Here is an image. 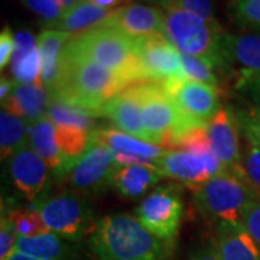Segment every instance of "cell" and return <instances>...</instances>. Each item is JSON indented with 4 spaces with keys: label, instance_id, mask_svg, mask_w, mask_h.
Masks as SVG:
<instances>
[{
    "label": "cell",
    "instance_id": "cell-1",
    "mask_svg": "<svg viewBox=\"0 0 260 260\" xmlns=\"http://www.w3.org/2000/svg\"><path fill=\"white\" fill-rule=\"evenodd\" d=\"M130 84L124 77L88 59L61 54L58 74L48 90L49 102H61L99 117L104 104Z\"/></svg>",
    "mask_w": 260,
    "mask_h": 260
},
{
    "label": "cell",
    "instance_id": "cell-2",
    "mask_svg": "<svg viewBox=\"0 0 260 260\" xmlns=\"http://www.w3.org/2000/svg\"><path fill=\"white\" fill-rule=\"evenodd\" d=\"M90 249L97 260H169L172 243L152 234L138 217L114 214L99 220Z\"/></svg>",
    "mask_w": 260,
    "mask_h": 260
},
{
    "label": "cell",
    "instance_id": "cell-3",
    "mask_svg": "<svg viewBox=\"0 0 260 260\" xmlns=\"http://www.w3.org/2000/svg\"><path fill=\"white\" fill-rule=\"evenodd\" d=\"M62 54L102 65L124 77L130 84L143 83L136 39L126 37L117 29L97 26L75 35L65 44Z\"/></svg>",
    "mask_w": 260,
    "mask_h": 260
},
{
    "label": "cell",
    "instance_id": "cell-4",
    "mask_svg": "<svg viewBox=\"0 0 260 260\" xmlns=\"http://www.w3.org/2000/svg\"><path fill=\"white\" fill-rule=\"evenodd\" d=\"M223 28L191 12L172 8L165 10V37L181 54L205 61L213 70L224 68Z\"/></svg>",
    "mask_w": 260,
    "mask_h": 260
},
{
    "label": "cell",
    "instance_id": "cell-5",
    "mask_svg": "<svg viewBox=\"0 0 260 260\" xmlns=\"http://www.w3.org/2000/svg\"><path fill=\"white\" fill-rule=\"evenodd\" d=\"M257 200L259 191L246 178L230 172L208 179L194 194L197 210L215 224L243 223V211Z\"/></svg>",
    "mask_w": 260,
    "mask_h": 260
},
{
    "label": "cell",
    "instance_id": "cell-6",
    "mask_svg": "<svg viewBox=\"0 0 260 260\" xmlns=\"http://www.w3.org/2000/svg\"><path fill=\"white\" fill-rule=\"evenodd\" d=\"M35 210L44 218L49 232L71 242L80 240L87 234L91 236L99 224L90 205L73 194L44 200L37 204Z\"/></svg>",
    "mask_w": 260,
    "mask_h": 260
},
{
    "label": "cell",
    "instance_id": "cell-7",
    "mask_svg": "<svg viewBox=\"0 0 260 260\" xmlns=\"http://www.w3.org/2000/svg\"><path fill=\"white\" fill-rule=\"evenodd\" d=\"M184 215V201L177 186H159L143 198L136 208V217L145 229L156 237L172 243Z\"/></svg>",
    "mask_w": 260,
    "mask_h": 260
},
{
    "label": "cell",
    "instance_id": "cell-8",
    "mask_svg": "<svg viewBox=\"0 0 260 260\" xmlns=\"http://www.w3.org/2000/svg\"><path fill=\"white\" fill-rule=\"evenodd\" d=\"M155 165L160 169L164 178L178 181L186 186H198L208 179L227 174L229 169L210 152L194 153L188 150H165L162 156L155 160Z\"/></svg>",
    "mask_w": 260,
    "mask_h": 260
},
{
    "label": "cell",
    "instance_id": "cell-9",
    "mask_svg": "<svg viewBox=\"0 0 260 260\" xmlns=\"http://www.w3.org/2000/svg\"><path fill=\"white\" fill-rule=\"evenodd\" d=\"M136 51L143 83H165L186 77L181 52L165 35L136 39Z\"/></svg>",
    "mask_w": 260,
    "mask_h": 260
},
{
    "label": "cell",
    "instance_id": "cell-10",
    "mask_svg": "<svg viewBox=\"0 0 260 260\" xmlns=\"http://www.w3.org/2000/svg\"><path fill=\"white\" fill-rule=\"evenodd\" d=\"M117 168L112 150L91 139L90 146L70 169L68 181L77 191L97 192L112 185Z\"/></svg>",
    "mask_w": 260,
    "mask_h": 260
},
{
    "label": "cell",
    "instance_id": "cell-11",
    "mask_svg": "<svg viewBox=\"0 0 260 260\" xmlns=\"http://www.w3.org/2000/svg\"><path fill=\"white\" fill-rule=\"evenodd\" d=\"M160 84L179 109L194 120L207 124L221 109L217 87L210 84L194 81L186 77Z\"/></svg>",
    "mask_w": 260,
    "mask_h": 260
},
{
    "label": "cell",
    "instance_id": "cell-12",
    "mask_svg": "<svg viewBox=\"0 0 260 260\" xmlns=\"http://www.w3.org/2000/svg\"><path fill=\"white\" fill-rule=\"evenodd\" d=\"M239 129L240 126L237 116L227 107H221L207 124V133L214 155L230 174L246 178L243 171Z\"/></svg>",
    "mask_w": 260,
    "mask_h": 260
},
{
    "label": "cell",
    "instance_id": "cell-13",
    "mask_svg": "<svg viewBox=\"0 0 260 260\" xmlns=\"http://www.w3.org/2000/svg\"><path fill=\"white\" fill-rule=\"evenodd\" d=\"M48 165L34 148L26 143L16 150L9 160L13 184L28 201H41L49 185Z\"/></svg>",
    "mask_w": 260,
    "mask_h": 260
},
{
    "label": "cell",
    "instance_id": "cell-14",
    "mask_svg": "<svg viewBox=\"0 0 260 260\" xmlns=\"http://www.w3.org/2000/svg\"><path fill=\"white\" fill-rule=\"evenodd\" d=\"M102 26L117 29L132 39L165 35V12L152 6L130 3L112 10Z\"/></svg>",
    "mask_w": 260,
    "mask_h": 260
},
{
    "label": "cell",
    "instance_id": "cell-15",
    "mask_svg": "<svg viewBox=\"0 0 260 260\" xmlns=\"http://www.w3.org/2000/svg\"><path fill=\"white\" fill-rule=\"evenodd\" d=\"M100 116L110 119L121 132L152 143V139L142 120L138 83L124 88L123 91L116 94L112 100L106 103Z\"/></svg>",
    "mask_w": 260,
    "mask_h": 260
},
{
    "label": "cell",
    "instance_id": "cell-16",
    "mask_svg": "<svg viewBox=\"0 0 260 260\" xmlns=\"http://www.w3.org/2000/svg\"><path fill=\"white\" fill-rule=\"evenodd\" d=\"M2 104L5 110L16 114L30 127L37 121L47 117L49 95L42 83L22 84L15 81L8 99L3 100Z\"/></svg>",
    "mask_w": 260,
    "mask_h": 260
},
{
    "label": "cell",
    "instance_id": "cell-17",
    "mask_svg": "<svg viewBox=\"0 0 260 260\" xmlns=\"http://www.w3.org/2000/svg\"><path fill=\"white\" fill-rule=\"evenodd\" d=\"M224 68H237V78L260 73V34L232 35L224 34Z\"/></svg>",
    "mask_w": 260,
    "mask_h": 260
},
{
    "label": "cell",
    "instance_id": "cell-18",
    "mask_svg": "<svg viewBox=\"0 0 260 260\" xmlns=\"http://www.w3.org/2000/svg\"><path fill=\"white\" fill-rule=\"evenodd\" d=\"M215 247L220 260H260V246L243 223L217 224Z\"/></svg>",
    "mask_w": 260,
    "mask_h": 260
},
{
    "label": "cell",
    "instance_id": "cell-19",
    "mask_svg": "<svg viewBox=\"0 0 260 260\" xmlns=\"http://www.w3.org/2000/svg\"><path fill=\"white\" fill-rule=\"evenodd\" d=\"M91 139L99 143H103L104 146L110 149L113 153L136 156V158L146 159L150 162L158 160L162 156V153L165 152L158 145L149 143L146 140L135 138L129 133H124L121 130L116 129L93 130Z\"/></svg>",
    "mask_w": 260,
    "mask_h": 260
},
{
    "label": "cell",
    "instance_id": "cell-20",
    "mask_svg": "<svg viewBox=\"0 0 260 260\" xmlns=\"http://www.w3.org/2000/svg\"><path fill=\"white\" fill-rule=\"evenodd\" d=\"M10 68L18 83H41V56L37 39L28 30H20L15 35V51Z\"/></svg>",
    "mask_w": 260,
    "mask_h": 260
},
{
    "label": "cell",
    "instance_id": "cell-21",
    "mask_svg": "<svg viewBox=\"0 0 260 260\" xmlns=\"http://www.w3.org/2000/svg\"><path fill=\"white\" fill-rule=\"evenodd\" d=\"M162 178L164 175L155 164L126 165L117 168L113 177L112 186L123 197L138 198L145 194L150 186L156 185Z\"/></svg>",
    "mask_w": 260,
    "mask_h": 260
},
{
    "label": "cell",
    "instance_id": "cell-22",
    "mask_svg": "<svg viewBox=\"0 0 260 260\" xmlns=\"http://www.w3.org/2000/svg\"><path fill=\"white\" fill-rule=\"evenodd\" d=\"M71 38L73 35L58 29H45L37 38L38 51L41 56V83L47 90H49L55 81L62 49Z\"/></svg>",
    "mask_w": 260,
    "mask_h": 260
},
{
    "label": "cell",
    "instance_id": "cell-23",
    "mask_svg": "<svg viewBox=\"0 0 260 260\" xmlns=\"http://www.w3.org/2000/svg\"><path fill=\"white\" fill-rule=\"evenodd\" d=\"M110 12L112 10L103 9L88 0H84L75 5L74 8L67 10L52 29H58L75 37L85 30L102 26L104 20L109 18Z\"/></svg>",
    "mask_w": 260,
    "mask_h": 260
},
{
    "label": "cell",
    "instance_id": "cell-24",
    "mask_svg": "<svg viewBox=\"0 0 260 260\" xmlns=\"http://www.w3.org/2000/svg\"><path fill=\"white\" fill-rule=\"evenodd\" d=\"M29 145L45 160L49 169L64 172V159L58 148L55 124L48 117L41 119L29 127Z\"/></svg>",
    "mask_w": 260,
    "mask_h": 260
},
{
    "label": "cell",
    "instance_id": "cell-25",
    "mask_svg": "<svg viewBox=\"0 0 260 260\" xmlns=\"http://www.w3.org/2000/svg\"><path fill=\"white\" fill-rule=\"evenodd\" d=\"M38 260H67L71 254L70 244L61 236L48 232L35 237H18L16 249Z\"/></svg>",
    "mask_w": 260,
    "mask_h": 260
},
{
    "label": "cell",
    "instance_id": "cell-26",
    "mask_svg": "<svg viewBox=\"0 0 260 260\" xmlns=\"http://www.w3.org/2000/svg\"><path fill=\"white\" fill-rule=\"evenodd\" d=\"M28 123L16 114L2 109L0 113V152L2 159L12 158V155L26 145L29 138Z\"/></svg>",
    "mask_w": 260,
    "mask_h": 260
},
{
    "label": "cell",
    "instance_id": "cell-27",
    "mask_svg": "<svg viewBox=\"0 0 260 260\" xmlns=\"http://www.w3.org/2000/svg\"><path fill=\"white\" fill-rule=\"evenodd\" d=\"M56 142L64 159L65 169H71L77 159L83 155L91 143V133L88 130L73 129V127H61L55 126Z\"/></svg>",
    "mask_w": 260,
    "mask_h": 260
},
{
    "label": "cell",
    "instance_id": "cell-28",
    "mask_svg": "<svg viewBox=\"0 0 260 260\" xmlns=\"http://www.w3.org/2000/svg\"><path fill=\"white\" fill-rule=\"evenodd\" d=\"M47 117L55 126L88 130V132L93 127L94 121L93 114L61 102H49Z\"/></svg>",
    "mask_w": 260,
    "mask_h": 260
},
{
    "label": "cell",
    "instance_id": "cell-29",
    "mask_svg": "<svg viewBox=\"0 0 260 260\" xmlns=\"http://www.w3.org/2000/svg\"><path fill=\"white\" fill-rule=\"evenodd\" d=\"M19 237H35L48 233L47 224L37 210H13L6 214Z\"/></svg>",
    "mask_w": 260,
    "mask_h": 260
},
{
    "label": "cell",
    "instance_id": "cell-30",
    "mask_svg": "<svg viewBox=\"0 0 260 260\" xmlns=\"http://www.w3.org/2000/svg\"><path fill=\"white\" fill-rule=\"evenodd\" d=\"M230 15L242 28L260 29V0H230Z\"/></svg>",
    "mask_w": 260,
    "mask_h": 260
},
{
    "label": "cell",
    "instance_id": "cell-31",
    "mask_svg": "<svg viewBox=\"0 0 260 260\" xmlns=\"http://www.w3.org/2000/svg\"><path fill=\"white\" fill-rule=\"evenodd\" d=\"M26 9L41 18V20L51 26V29L56 25V22L62 18L65 8L61 0H19Z\"/></svg>",
    "mask_w": 260,
    "mask_h": 260
},
{
    "label": "cell",
    "instance_id": "cell-32",
    "mask_svg": "<svg viewBox=\"0 0 260 260\" xmlns=\"http://www.w3.org/2000/svg\"><path fill=\"white\" fill-rule=\"evenodd\" d=\"M181 61H182V67H184V73H185L186 78L200 81V83L210 84L213 87L218 85L217 75L214 74L213 68L205 61L200 59V58H195V56L186 55V54H181Z\"/></svg>",
    "mask_w": 260,
    "mask_h": 260
},
{
    "label": "cell",
    "instance_id": "cell-33",
    "mask_svg": "<svg viewBox=\"0 0 260 260\" xmlns=\"http://www.w3.org/2000/svg\"><path fill=\"white\" fill-rule=\"evenodd\" d=\"M243 171L247 181L260 192V146L247 140L243 159Z\"/></svg>",
    "mask_w": 260,
    "mask_h": 260
},
{
    "label": "cell",
    "instance_id": "cell-34",
    "mask_svg": "<svg viewBox=\"0 0 260 260\" xmlns=\"http://www.w3.org/2000/svg\"><path fill=\"white\" fill-rule=\"evenodd\" d=\"M239 126L246 136V140L260 146V109L251 107L249 110H240L236 113Z\"/></svg>",
    "mask_w": 260,
    "mask_h": 260
},
{
    "label": "cell",
    "instance_id": "cell-35",
    "mask_svg": "<svg viewBox=\"0 0 260 260\" xmlns=\"http://www.w3.org/2000/svg\"><path fill=\"white\" fill-rule=\"evenodd\" d=\"M18 233L12 225L8 217L2 215V227H0V260H8L10 254L16 249Z\"/></svg>",
    "mask_w": 260,
    "mask_h": 260
},
{
    "label": "cell",
    "instance_id": "cell-36",
    "mask_svg": "<svg viewBox=\"0 0 260 260\" xmlns=\"http://www.w3.org/2000/svg\"><path fill=\"white\" fill-rule=\"evenodd\" d=\"M242 220L247 232L254 239V242L260 246V200L253 201L246 207V210L243 211Z\"/></svg>",
    "mask_w": 260,
    "mask_h": 260
},
{
    "label": "cell",
    "instance_id": "cell-37",
    "mask_svg": "<svg viewBox=\"0 0 260 260\" xmlns=\"http://www.w3.org/2000/svg\"><path fill=\"white\" fill-rule=\"evenodd\" d=\"M178 8L191 12L208 22H217L213 15L211 0H179Z\"/></svg>",
    "mask_w": 260,
    "mask_h": 260
},
{
    "label": "cell",
    "instance_id": "cell-38",
    "mask_svg": "<svg viewBox=\"0 0 260 260\" xmlns=\"http://www.w3.org/2000/svg\"><path fill=\"white\" fill-rule=\"evenodd\" d=\"M15 51V35L10 28H3L0 34V68L5 70L6 65L12 61V55Z\"/></svg>",
    "mask_w": 260,
    "mask_h": 260
},
{
    "label": "cell",
    "instance_id": "cell-39",
    "mask_svg": "<svg viewBox=\"0 0 260 260\" xmlns=\"http://www.w3.org/2000/svg\"><path fill=\"white\" fill-rule=\"evenodd\" d=\"M237 87L244 90L256 103H260V73L237 78Z\"/></svg>",
    "mask_w": 260,
    "mask_h": 260
},
{
    "label": "cell",
    "instance_id": "cell-40",
    "mask_svg": "<svg viewBox=\"0 0 260 260\" xmlns=\"http://www.w3.org/2000/svg\"><path fill=\"white\" fill-rule=\"evenodd\" d=\"M191 260H220L218 251H217V247H215V243L207 246L204 249H201L200 251H197Z\"/></svg>",
    "mask_w": 260,
    "mask_h": 260
},
{
    "label": "cell",
    "instance_id": "cell-41",
    "mask_svg": "<svg viewBox=\"0 0 260 260\" xmlns=\"http://www.w3.org/2000/svg\"><path fill=\"white\" fill-rule=\"evenodd\" d=\"M88 2H91L95 6H100L103 9L114 10V8L119 9L121 6H126V3H129L130 0H88Z\"/></svg>",
    "mask_w": 260,
    "mask_h": 260
},
{
    "label": "cell",
    "instance_id": "cell-42",
    "mask_svg": "<svg viewBox=\"0 0 260 260\" xmlns=\"http://www.w3.org/2000/svg\"><path fill=\"white\" fill-rule=\"evenodd\" d=\"M13 83H15V81H12L9 78L2 77V84H0V87H2V90H0V99H2V102L8 99V95H9L10 91H12Z\"/></svg>",
    "mask_w": 260,
    "mask_h": 260
},
{
    "label": "cell",
    "instance_id": "cell-43",
    "mask_svg": "<svg viewBox=\"0 0 260 260\" xmlns=\"http://www.w3.org/2000/svg\"><path fill=\"white\" fill-rule=\"evenodd\" d=\"M146 2H150V3H156L160 8L164 9H172V8H178V3L179 0H146Z\"/></svg>",
    "mask_w": 260,
    "mask_h": 260
},
{
    "label": "cell",
    "instance_id": "cell-44",
    "mask_svg": "<svg viewBox=\"0 0 260 260\" xmlns=\"http://www.w3.org/2000/svg\"><path fill=\"white\" fill-rule=\"evenodd\" d=\"M8 260H38V259L32 257V256H28V254H25V253H22V251L15 250L12 254H10V257Z\"/></svg>",
    "mask_w": 260,
    "mask_h": 260
},
{
    "label": "cell",
    "instance_id": "cell-45",
    "mask_svg": "<svg viewBox=\"0 0 260 260\" xmlns=\"http://www.w3.org/2000/svg\"><path fill=\"white\" fill-rule=\"evenodd\" d=\"M61 2H62V5H64L65 10L71 9V8H74L75 5L80 3V0H61Z\"/></svg>",
    "mask_w": 260,
    "mask_h": 260
},
{
    "label": "cell",
    "instance_id": "cell-46",
    "mask_svg": "<svg viewBox=\"0 0 260 260\" xmlns=\"http://www.w3.org/2000/svg\"><path fill=\"white\" fill-rule=\"evenodd\" d=\"M80 2H84V0H80Z\"/></svg>",
    "mask_w": 260,
    "mask_h": 260
}]
</instances>
